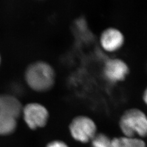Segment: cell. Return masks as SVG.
<instances>
[{"label": "cell", "instance_id": "cell-2", "mask_svg": "<svg viewBox=\"0 0 147 147\" xmlns=\"http://www.w3.org/2000/svg\"><path fill=\"white\" fill-rule=\"evenodd\" d=\"M124 136L142 138L147 136V115L142 110L131 108L124 111L119 121Z\"/></svg>", "mask_w": 147, "mask_h": 147}, {"label": "cell", "instance_id": "cell-8", "mask_svg": "<svg viewBox=\"0 0 147 147\" xmlns=\"http://www.w3.org/2000/svg\"><path fill=\"white\" fill-rule=\"evenodd\" d=\"M110 147H146V144L140 138L123 136L112 139Z\"/></svg>", "mask_w": 147, "mask_h": 147}, {"label": "cell", "instance_id": "cell-1", "mask_svg": "<svg viewBox=\"0 0 147 147\" xmlns=\"http://www.w3.org/2000/svg\"><path fill=\"white\" fill-rule=\"evenodd\" d=\"M25 77L27 84L33 90L45 92L54 84L55 73L50 65L40 61L32 63L27 68Z\"/></svg>", "mask_w": 147, "mask_h": 147}, {"label": "cell", "instance_id": "cell-11", "mask_svg": "<svg viewBox=\"0 0 147 147\" xmlns=\"http://www.w3.org/2000/svg\"><path fill=\"white\" fill-rule=\"evenodd\" d=\"M46 147H69L64 142L61 141H54L49 143Z\"/></svg>", "mask_w": 147, "mask_h": 147}, {"label": "cell", "instance_id": "cell-3", "mask_svg": "<svg viewBox=\"0 0 147 147\" xmlns=\"http://www.w3.org/2000/svg\"><path fill=\"white\" fill-rule=\"evenodd\" d=\"M69 131L75 140L82 143H87L90 142L97 134V126L90 117L80 115L72 120L69 125Z\"/></svg>", "mask_w": 147, "mask_h": 147}, {"label": "cell", "instance_id": "cell-5", "mask_svg": "<svg viewBox=\"0 0 147 147\" xmlns=\"http://www.w3.org/2000/svg\"><path fill=\"white\" fill-rule=\"evenodd\" d=\"M99 43L101 49L106 53H117L125 45V37L120 29L116 27H109L101 32Z\"/></svg>", "mask_w": 147, "mask_h": 147}, {"label": "cell", "instance_id": "cell-10", "mask_svg": "<svg viewBox=\"0 0 147 147\" xmlns=\"http://www.w3.org/2000/svg\"><path fill=\"white\" fill-rule=\"evenodd\" d=\"M112 140L103 133L96 134L90 141L91 147H110Z\"/></svg>", "mask_w": 147, "mask_h": 147}, {"label": "cell", "instance_id": "cell-13", "mask_svg": "<svg viewBox=\"0 0 147 147\" xmlns=\"http://www.w3.org/2000/svg\"><path fill=\"white\" fill-rule=\"evenodd\" d=\"M0 63H1V56H0Z\"/></svg>", "mask_w": 147, "mask_h": 147}, {"label": "cell", "instance_id": "cell-9", "mask_svg": "<svg viewBox=\"0 0 147 147\" xmlns=\"http://www.w3.org/2000/svg\"><path fill=\"white\" fill-rule=\"evenodd\" d=\"M16 127V118L0 112V135H7L14 131Z\"/></svg>", "mask_w": 147, "mask_h": 147}, {"label": "cell", "instance_id": "cell-12", "mask_svg": "<svg viewBox=\"0 0 147 147\" xmlns=\"http://www.w3.org/2000/svg\"><path fill=\"white\" fill-rule=\"evenodd\" d=\"M142 98L143 102L147 106V86L143 92Z\"/></svg>", "mask_w": 147, "mask_h": 147}, {"label": "cell", "instance_id": "cell-4", "mask_svg": "<svg viewBox=\"0 0 147 147\" xmlns=\"http://www.w3.org/2000/svg\"><path fill=\"white\" fill-rule=\"evenodd\" d=\"M129 73L130 68L128 64L121 58H108L103 64V76L110 83L117 84L123 82Z\"/></svg>", "mask_w": 147, "mask_h": 147}, {"label": "cell", "instance_id": "cell-7", "mask_svg": "<svg viewBox=\"0 0 147 147\" xmlns=\"http://www.w3.org/2000/svg\"><path fill=\"white\" fill-rule=\"evenodd\" d=\"M20 102L10 95H0V112L18 118L22 112Z\"/></svg>", "mask_w": 147, "mask_h": 147}, {"label": "cell", "instance_id": "cell-6", "mask_svg": "<svg viewBox=\"0 0 147 147\" xmlns=\"http://www.w3.org/2000/svg\"><path fill=\"white\" fill-rule=\"evenodd\" d=\"M22 111L24 120L30 129L34 130L47 124L49 112L42 105L37 103L29 104L25 106Z\"/></svg>", "mask_w": 147, "mask_h": 147}]
</instances>
